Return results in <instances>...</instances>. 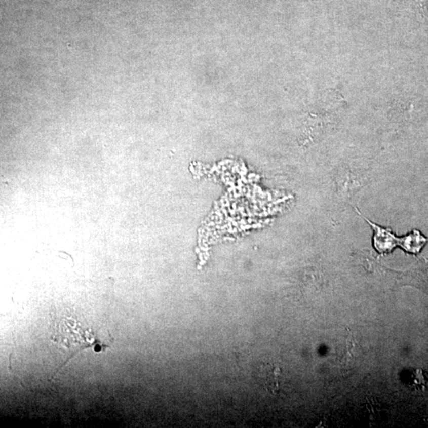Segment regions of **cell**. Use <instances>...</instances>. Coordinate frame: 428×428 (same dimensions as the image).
Returning a JSON list of instances; mask_svg holds the SVG:
<instances>
[{"instance_id": "7a4b0ae2", "label": "cell", "mask_w": 428, "mask_h": 428, "mask_svg": "<svg viewBox=\"0 0 428 428\" xmlns=\"http://www.w3.org/2000/svg\"><path fill=\"white\" fill-rule=\"evenodd\" d=\"M427 239L422 235L418 230H413L412 232L405 237H400L399 246L406 252L417 254L424 247Z\"/></svg>"}, {"instance_id": "6da1fadb", "label": "cell", "mask_w": 428, "mask_h": 428, "mask_svg": "<svg viewBox=\"0 0 428 428\" xmlns=\"http://www.w3.org/2000/svg\"><path fill=\"white\" fill-rule=\"evenodd\" d=\"M364 218L374 229V247L379 253L391 252L395 247L399 246L400 237H396L391 230L382 228L369 221L366 217Z\"/></svg>"}]
</instances>
